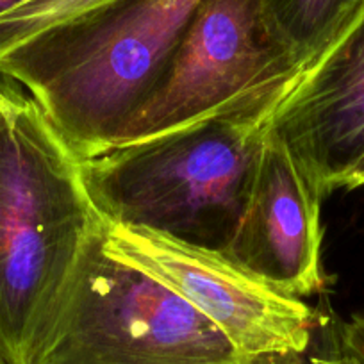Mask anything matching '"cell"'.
Returning <instances> with one entry per match:
<instances>
[{
    "label": "cell",
    "instance_id": "cell-12",
    "mask_svg": "<svg viewBox=\"0 0 364 364\" xmlns=\"http://www.w3.org/2000/svg\"><path fill=\"white\" fill-rule=\"evenodd\" d=\"M255 364H314L311 359V348L306 353H289V355H273L255 359Z\"/></svg>",
    "mask_w": 364,
    "mask_h": 364
},
{
    "label": "cell",
    "instance_id": "cell-11",
    "mask_svg": "<svg viewBox=\"0 0 364 364\" xmlns=\"http://www.w3.org/2000/svg\"><path fill=\"white\" fill-rule=\"evenodd\" d=\"M338 348L355 364H364V314H355L341 325Z\"/></svg>",
    "mask_w": 364,
    "mask_h": 364
},
{
    "label": "cell",
    "instance_id": "cell-3",
    "mask_svg": "<svg viewBox=\"0 0 364 364\" xmlns=\"http://www.w3.org/2000/svg\"><path fill=\"white\" fill-rule=\"evenodd\" d=\"M200 0H114L0 58L80 159L111 146L163 77Z\"/></svg>",
    "mask_w": 364,
    "mask_h": 364
},
{
    "label": "cell",
    "instance_id": "cell-4",
    "mask_svg": "<svg viewBox=\"0 0 364 364\" xmlns=\"http://www.w3.org/2000/svg\"><path fill=\"white\" fill-rule=\"evenodd\" d=\"M87 241L40 364H255L190 302Z\"/></svg>",
    "mask_w": 364,
    "mask_h": 364
},
{
    "label": "cell",
    "instance_id": "cell-15",
    "mask_svg": "<svg viewBox=\"0 0 364 364\" xmlns=\"http://www.w3.org/2000/svg\"><path fill=\"white\" fill-rule=\"evenodd\" d=\"M27 2H29V0H0V16L13 11V9L20 8L22 4H27Z\"/></svg>",
    "mask_w": 364,
    "mask_h": 364
},
{
    "label": "cell",
    "instance_id": "cell-9",
    "mask_svg": "<svg viewBox=\"0 0 364 364\" xmlns=\"http://www.w3.org/2000/svg\"><path fill=\"white\" fill-rule=\"evenodd\" d=\"M268 13L304 66L332 43L364 0H264Z\"/></svg>",
    "mask_w": 364,
    "mask_h": 364
},
{
    "label": "cell",
    "instance_id": "cell-14",
    "mask_svg": "<svg viewBox=\"0 0 364 364\" xmlns=\"http://www.w3.org/2000/svg\"><path fill=\"white\" fill-rule=\"evenodd\" d=\"M364 186V156L360 157L359 163L350 170V173L346 175L345 181L341 184V190H357V188Z\"/></svg>",
    "mask_w": 364,
    "mask_h": 364
},
{
    "label": "cell",
    "instance_id": "cell-2",
    "mask_svg": "<svg viewBox=\"0 0 364 364\" xmlns=\"http://www.w3.org/2000/svg\"><path fill=\"white\" fill-rule=\"evenodd\" d=\"M295 84L168 134L80 159L99 215L109 225L141 227L225 254L247 205L262 139Z\"/></svg>",
    "mask_w": 364,
    "mask_h": 364
},
{
    "label": "cell",
    "instance_id": "cell-10",
    "mask_svg": "<svg viewBox=\"0 0 364 364\" xmlns=\"http://www.w3.org/2000/svg\"><path fill=\"white\" fill-rule=\"evenodd\" d=\"M114 0H29L0 16V58L29 38L109 6Z\"/></svg>",
    "mask_w": 364,
    "mask_h": 364
},
{
    "label": "cell",
    "instance_id": "cell-6",
    "mask_svg": "<svg viewBox=\"0 0 364 364\" xmlns=\"http://www.w3.org/2000/svg\"><path fill=\"white\" fill-rule=\"evenodd\" d=\"M104 248L190 302L247 359L306 353L313 346L314 311L302 299L273 289L223 252L109 223Z\"/></svg>",
    "mask_w": 364,
    "mask_h": 364
},
{
    "label": "cell",
    "instance_id": "cell-8",
    "mask_svg": "<svg viewBox=\"0 0 364 364\" xmlns=\"http://www.w3.org/2000/svg\"><path fill=\"white\" fill-rule=\"evenodd\" d=\"M272 127L323 200L364 156V4L311 61Z\"/></svg>",
    "mask_w": 364,
    "mask_h": 364
},
{
    "label": "cell",
    "instance_id": "cell-13",
    "mask_svg": "<svg viewBox=\"0 0 364 364\" xmlns=\"http://www.w3.org/2000/svg\"><path fill=\"white\" fill-rule=\"evenodd\" d=\"M311 359L314 364H355L352 359L339 352L338 343H336L334 348L327 350V352H311Z\"/></svg>",
    "mask_w": 364,
    "mask_h": 364
},
{
    "label": "cell",
    "instance_id": "cell-1",
    "mask_svg": "<svg viewBox=\"0 0 364 364\" xmlns=\"http://www.w3.org/2000/svg\"><path fill=\"white\" fill-rule=\"evenodd\" d=\"M106 220L82 163L16 82L0 77V355L40 364L87 241Z\"/></svg>",
    "mask_w": 364,
    "mask_h": 364
},
{
    "label": "cell",
    "instance_id": "cell-7",
    "mask_svg": "<svg viewBox=\"0 0 364 364\" xmlns=\"http://www.w3.org/2000/svg\"><path fill=\"white\" fill-rule=\"evenodd\" d=\"M321 202L289 146L269 127L225 255L288 296L323 291L328 279L321 262Z\"/></svg>",
    "mask_w": 364,
    "mask_h": 364
},
{
    "label": "cell",
    "instance_id": "cell-5",
    "mask_svg": "<svg viewBox=\"0 0 364 364\" xmlns=\"http://www.w3.org/2000/svg\"><path fill=\"white\" fill-rule=\"evenodd\" d=\"M304 68L264 0H200L161 80L109 149L254 102L291 86Z\"/></svg>",
    "mask_w": 364,
    "mask_h": 364
},
{
    "label": "cell",
    "instance_id": "cell-16",
    "mask_svg": "<svg viewBox=\"0 0 364 364\" xmlns=\"http://www.w3.org/2000/svg\"><path fill=\"white\" fill-rule=\"evenodd\" d=\"M0 364H8L4 359H2V355H0Z\"/></svg>",
    "mask_w": 364,
    "mask_h": 364
}]
</instances>
